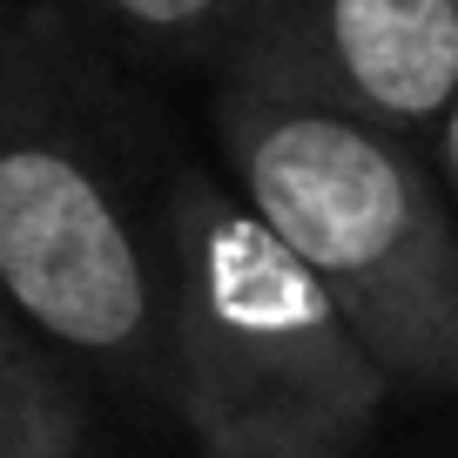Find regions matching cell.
<instances>
[{"label": "cell", "mask_w": 458, "mask_h": 458, "mask_svg": "<svg viewBox=\"0 0 458 458\" xmlns=\"http://www.w3.org/2000/svg\"><path fill=\"white\" fill-rule=\"evenodd\" d=\"M0 337H28V330H21L14 317H7V310H0Z\"/></svg>", "instance_id": "cell-8"}, {"label": "cell", "mask_w": 458, "mask_h": 458, "mask_svg": "<svg viewBox=\"0 0 458 458\" xmlns=\"http://www.w3.org/2000/svg\"><path fill=\"white\" fill-rule=\"evenodd\" d=\"M202 81H250L431 148L458 95V0H250Z\"/></svg>", "instance_id": "cell-4"}, {"label": "cell", "mask_w": 458, "mask_h": 458, "mask_svg": "<svg viewBox=\"0 0 458 458\" xmlns=\"http://www.w3.org/2000/svg\"><path fill=\"white\" fill-rule=\"evenodd\" d=\"M216 169L324 284L398 404H458V216L431 148L290 101L209 81Z\"/></svg>", "instance_id": "cell-2"}, {"label": "cell", "mask_w": 458, "mask_h": 458, "mask_svg": "<svg viewBox=\"0 0 458 458\" xmlns=\"http://www.w3.org/2000/svg\"><path fill=\"white\" fill-rule=\"evenodd\" d=\"M431 162H438V175H445V196H452V216H458V95H452V108H445V122H438Z\"/></svg>", "instance_id": "cell-7"}, {"label": "cell", "mask_w": 458, "mask_h": 458, "mask_svg": "<svg viewBox=\"0 0 458 458\" xmlns=\"http://www.w3.org/2000/svg\"><path fill=\"white\" fill-rule=\"evenodd\" d=\"M182 148L68 0H0V310L95 391L169 418Z\"/></svg>", "instance_id": "cell-1"}, {"label": "cell", "mask_w": 458, "mask_h": 458, "mask_svg": "<svg viewBox=\"0 0 458 458\" xmlns=\"http://www.w3.org/2000/svg\"><path fill=\"white\" fill-rule=\"evenodd\" d=\"M129 74H202L250 0H68Z\"/></svg>", "instance_id": "cell-6"}, {"label": "cell", "mask_w": 458, "mask_h": 458, "mask_svg": "<svg viewBox=\"0 0 458 458\" xmlns=\"http://www.w3.org/2000/svg\"><path fill=\"white\" fill-rule=\"evenodd\" d=\"M0 458H108L95 385L34 337H0Z\"/></svg>", "instance_id": "cell-5"}, {"label": "cell", "mask_w": 458, "mask_h": 458, "mask_svg": "<svg viewBox=\"0 0 458 458\" xmlns=\"http://www.w3.org/2000/svg\"><path fill=\"white\" fill-rule=\"evenodd\" d=\"M169 418L202 458H371L398 411L337 303L202 156L169 182Z\"/></svg>", "instance_id": "cell-3"}]
</instances>
